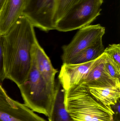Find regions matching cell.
<instances>
[{"label":"cell","mask_w":120,"mask_h":121,"mask_svg":"<svg viewBox=\"0 0 120 121\" xmlns=\"http://www.w3.org/2000/svg\"><path fill=\"white\" fill-rule=\"evenodd\" d=\"M3 38L5 78L18 87L24 82L31 68V51L37 41L34 27L23 14Z\"/></svg>","instance_id":"6da1fadb"},{"label":"cell","mask_w":120,"mask_h":121,"mask_svg":"<svg viewBox=\"0 0 120 121\" xmlns=\"http://www.w3.org/2000/svg\"><path fill=\"white\" fill-rule=\"evenodd\" d=\"M65 104L72 121H114L110 106L98 101L80 85L65 90Z\"/></svg>","instance_id":"7a4b0ae2"},{"label":"cell","mask_w":120,"mask_h":121,"mask_svg":"<svg viewBox=\"0 0 120 121\" xmlns=\"http://www.w3.org/2000/svg\"><path fill=\"white\" fill-rule=\"evenodd\" d=\"M18 87L26 106L34 112L48 117L54 102L56 88L51 87L44 80L32 57L29 72Z\"/></svg>","instance_id":"3957f363"},{"label":"cell","mask_w":120,"mask_h":121,"mask_svg":"<svg viewBox=\"0 0 120 121\" xmlns=\"http://www.w3.org/2000/svg\"><path fill=\"white\" fill-rule=\"evenodd\" d=\"M104 0H79L58 21L55 30L73 31L89 25L101 14Z\"/></svg>","instance_id":"277c9868"},{"label":"cell","mask_w":120,"mask_h":121,"mask_svg":"<svg viewBox=\"0 0 120 121\" xmlns=\"http://www.w3.org/2000/svg\"><path fill=\"white\" fill-rule=\"evenodd\" d=\"M105 33V28L99 24L80 29L70 43L63 46V64H69L75 56L103 40Z\"/></svg>","instance_id":"5b68a950"},{"label":"cell","mask_w":120,"mask_h":121,"mask_svg":"<svg viewBox=\"0 0 120 121\" xmlns=\"http://www.w3.org/2000/svg\"><path fill=\"white\" fill-rule=\"evenodd\" d=\"M55 0H30L23 13L34 27L47 32L55 30L54 20Z\"/></svg>","instance_id":"8992f818"},{"label":"cell","mask_w":120,"mask_h":121,"mask_svg":"<svg viewBox=\"0 0 120 121\" xmlns=\"http://www.w3.org/2000/svg\"><path fill=\"white\" fill-rule=\"evenodd\" d=\"M0 121H46L26 106L13 100L0 85Z\"/></svg>","instance_id":"52a82bcc"},{"label":"cell","mask_w":120,"mask_h":121,"mask_svg":"<svg viewBox=\"0 0 120 121\" xmlns=\"http://www.w3.org/2000/svg\"><path fill=\"white\" fill-rule=\"evenodd\" d=\"M97 59L80 64H63L58 80L64 90L81 85Z\"/></svg>","instance_id":"ba28073f"},{"label":"cell","mask_w":120,"mask_h":121,"mask_svg":"<svg viewBox=\"0 0 120 121\" xmlns=\"http://www.w3.org/2000/svg\"><path fill=\"white\" fill-rule=\"evenodd\" d=\"M30 0H5L0 11V36H4L23 14Z\"/></svg>","instance_id":"9c48e42d"},{"label":"cell","mask_w":120,"mask_h":121,"mask_svg":"<svg viewBox=\"0 0 120 121\" xmlns=\"http://www.w3.org/2000/svg\"><path fill=\"white\" fill-rule=\"evenodd\" d=\"M106 55L105 53L98 58L80 85L86 87H101L120 86L106 74L104 69Z\"/></svg>","instance_id":"30bf717a"},{"label":"cell","mask_w":120,"mask_h":121,"mask_svg":"<svg viewBox=\"0 0 120 121\" xmlns=\"http://www.w3.org/2000/svg\"><path fill=\"white\" fill-rule=\"evenodd\" d=\"M31 55L42 77L50 86L55 88V77L58 70L54 67L50 59L38 40L32 46Z\"/></svg>","instance_id":"8fae6325"},{"label":"cell","mask_w":120,"mask_h":121,"mask_svg":"<svg viewBox=\"0 0 120 121\" xmlns=\"http://www.w3.org/2000/svg\"><path fill=\"white\" fill-rule=\"evenodd\" d=\"M49 121H72L65 104V90L59 81L56 82L54 102L49 116Z\"/></svg>","instance_id":"7c38bea8"},{"label":"cell","mask_w":120,"mask_h":121,"mask_svg":"<svg viewBox=\"0 0 120 121\" xmlns=\"http://www.w3.org/2000/svg\"><path fill=\"white\" fill-rule=\"evenodd\" d=\"M87 88L96 100L106 106L114 105L120 99V86Z\"/></svg>","instance_id":"4fadbf2b"},{"label":"cell","mask_w":120,"mask_h":121,"mask_svg":"<svg viewBox=\"0 0 120 121\" xmlns=\"http://www.w3.org/2000/svg\"><path fill=\"white\" fill-rule=\"evenodd\" d=\"M104 50L102 40L75 56L69 64H80L96 60L104 54Z\"/></svg>","instance_id":"5bb4252c"},{"label":"cell","mask_w":120,"mask_h":121,"mask_svg":"<svg viewBox=\"0 0 120 121\" xmlns=\"http://www.w3.org/2000/svg\"><path fill=\"white\" fill-rule=\"evenodd\" d=\"M79 0H55L54 20L55 24Z\"/></svg>","instance_id":"9a60e30c"},{"label":"cell","mask_w":120,"mask_h":121,"mask_svg":"<svg viewBox=\"0 0 120 121\" xmlns=\"http://www.w3.org/2000/svg\"><path fill=\"white\" fill-rule=\"evenodd\" d=\"M104 69L106 74L111 79L120 84V67L106 54Z\"/></svg>","instance_id":"2e32d148"},{"label":"cell","mask_w":120,"mask_h":121,"mask_svg":"<svg viewBox=\"0 0 120 121\" xmlns=\"http://www.w3.org/2000/svg\"><path fill=\"white\" fill-rule=\"evenodd\" d=\"M104 53L120 67V44L109 45L105 49Z\"/></svg>","instance_id":"e0dca14e"},{"label":"cell","mask_w":120,"mask_h":121,"mask_svg":"<svg viewBox=\"0 0 120 121\" xmlns=\"http://www.w3.org/2000/svg\"><path fill=\"white\" fill-rule=\"evenodd\" d=\"M3 42V36H0V85H1L3 81L5 79L4 67Z\"/></svg>","instance_id":"ac0fdd59"},{"label":"cell","mask_w":120,"mask_h":121,"mask_svg":"<svg viewBox=\"0 0 120 121\" xmlns=\"http://www.w3.org/2000/svg\"><path fill=\"white\" fill-rule=\"evenodd\" d=\"M114 113L113 119L114 121H120V101L118 100L116 104L110 106Z\"/></svg>","instance_id":"d6986e66"},{"label":"cell","mask_w":120,"mask_h":121,"mask_svg":"<svg viewBox=\"0 0 120 121\" xmlns=\"http://www.w3.org/2000/svg\"><path fill=\"white\" fill-rule=\"evenodd\" d=\"M5 0H0V11L2 8V6L4 4Z\"/></svg>","instance_id":"ffe728a7"}]
</instances>
